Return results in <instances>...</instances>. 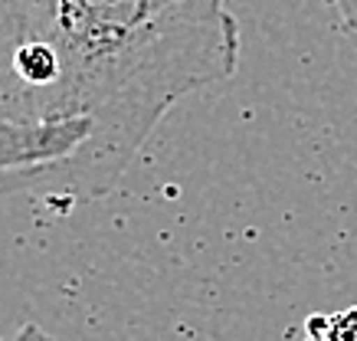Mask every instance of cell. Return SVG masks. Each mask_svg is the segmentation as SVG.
<instances>
[{"instance_id":"cell-1","label":"cell","mask_w":357,"mask_h":341,"mask_svg":"<svg viewBox=\"0 0 357 341\" xmlns=\"http://www.w3.org/2000/svg\"><path fill=\"white\" fill-rule=\"evenodd\" d=\"M20 30L53 50L59 109L96 121V200L177 102L239 66L229 0H26Z\"/></svg>"},{"instance_id":"cell-2","label":"cell","mask_w":357,"mask_h":341,"mask_svg":"<svg viewBox=\"0 0 357 341\" xmlns=\"http://www.w3.org/2000/svg\"><path fill=\"white\" fill-rule=\"evenodd\" d=\"M92 148L96 121L36 109L13 76L7 53L0 69V197L33 194L53 204L96 200Z\"/></svg>"},{"instance_id":"cell-3","label":"cell","mask_w":357,"mask_h":341,"mask_svg":"<svg viewBox=\"0 0 357 341\" xmlns=\"http://www.w3.org/2000/svg\"><path fill=\"white\" fill-rule=\"evenodd\" d=\"M321 341H357V308H347L341 315H331Z\"/></svg>"},{"instance_id":"cell-4","label":"cell","mask_w":357,"mask_h":341,"mask_svg":"<svg viewBox=\"0 0 357 341\" xmlns=\"http://www.w3.org/2000/svg\"><path fill=\"white\" fill-rule=\"evenodd\" d=\"M23 10H26V0H0V36L13 33L20 26Z\"/></svg>"},{"instance_id":"cell-5","label":"cell","mask_w":357,"mask_h":341,"mask_svg":"<svg viewBox=\"0 0 357 341\" xmlns=\"http://www.w3.org/2000/svg\"><path fill=\"white\" fill-rule=\"evenodd\" d=\"M7 341H56L50 331H43L40 325H23L17 335H10Z\"/></svg>"},{"instance_id":"cell-6","label":"cell","mask_w":357,"mask_h":341,"mask_svg":"<svg viewBox=\"0 0 357 341\" xmlns=\"http://www.w3.org/2000/svg\"><path fill=\"white\" fill-rule=\"evenodd\" d=\"M17 30H20V26H17ZM17 30H13V33H17ZM13 33H7V36H0V69H3V63H7V53H10Z\"/></svg>"},{"instance_id":"cell-7","label":"cell","mask_w":357,"mask_h":341,"mask_svg":"<svg viewBox=\"0 0 357 341\" xmlns=\"http://www.w3.org/2000/svg\"><path fill=\"white\" fill-rule=\"evenodd\" d=\"M308 341H312V338H308Z\"/></svg>"}]
</instances>
